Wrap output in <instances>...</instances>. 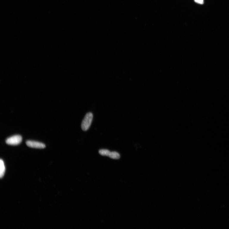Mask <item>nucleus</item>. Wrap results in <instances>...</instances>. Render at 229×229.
I'll list each match as a JSON object with an SVG mask.
<instances>
[{"label":"nucleus","mask_w":229,"mask_h":229,"mask_svg":"<svg viewBox=\"0 0 229 229\" xmlns=\"http://www.w3.org/2000/svg\"><path fill=\"white\" fill-rule=\"evenodd\" d=\"M93 118L92 113L89 112L86 114L81 123V128L82 130H88L90 127Z\"/></svg>","instance_id":"f257e3e1"},{"label":"nucleus","mask_w":229,"mask_h":229,"mask_svg":"<svg viewBox=\"0 0 229 229\" xmlns=\"http://www.w3.org/2000/svg\"><path fill=\"white\" fill-rule=\"evenodd\" d=\"M26 144L29 147L32 148L43 149L46 147V145L44 144L36 141H27Z\"/></svg>","instance_id":"7ed1b4c3"},{"label":"nucleus","mask_w":229,"mask_h":229,"mask_svg":"<svg viewBox=\"0 0 229 229\" xmlns=\"http://www.w3.org/2000/svg\"><path fill=\"white\" fill-rule=\"evenodd\" d=\"M110 153V151L107 149H101L99 151V154L103 156L109 157Z\"/></svg>","instance_id":"423d86ee"},{"label":"nucleus","mask_w":229,"mask_h":229,"mask_svg":"<svg viewBox=\"0 0 229 229\" xmlns=\"http://www.w3.org/2000/svg\"><path fill=\"white\" fill-rule=\"evenodd\" d=\"M0 167H1V178H3L5 172V168L4 165V162L3 160L1 159L0 160Z\"/></svg>","instance_id":"20e7f679"},{"label":"nucleus","mask_w":229,"mask_h":229,"mask_svg":"<svg viewBox=\"0 0 229 229\" xmlns=\"http://www.w3.org/2000/svg\"><path fill=\"white\" fill-rule=\"evenodd\" d=\"M109 157L113 159H120V155L116 152H111Z\"/></svg>","instance_id":"39448f33"},{"label":"nucleus","mask_w":229,"mask_h":229,"mask_svg":"<svg viewBox=\"0 0 229 229\" xmlns=\"http://www.w3.org/2000/svg\"><path fill=\"white\" fill-rule=\"evenodd\" d=\"M22 139V137L20 135H14L7 138L6 143L10 145H17L21 143Z\"/></svg>","instance_id":"f03ea898"},{"label":"nucleus","mask_w":229,"mask_h":229,"mask_svg":"<svg viewBox=\"0 0 229 229\" xmlns=\"http://www.w3.org/2000/svg\"><path fill=\"white\" fill-rule=\"evenodd\" d=\"M195 1L200 4H203L204 3V0H194Z\"/></svg>","instance_id":"0eeeda50"}]
</instances>
